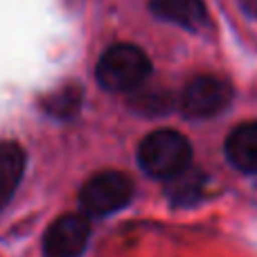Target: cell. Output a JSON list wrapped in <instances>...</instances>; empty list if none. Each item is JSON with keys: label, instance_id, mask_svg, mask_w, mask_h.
<instances>
[{"label": "cell", "instance_id": "6da1fadb", "mask_svg": "<svg viewBox=\"0 0 257 257\" xmlns=\"http://www.w3.org/2000/svg\"><path fill=\"white\" fill-rule=\"evenodd\" d=\"M192 145L174 128L151 131L138 147V165L151 178L174 181L190 169Z\"/></svg>", "mask_w": 257, "mask_h": 257}, {"label": "cell", "instance_id": "7a4b0ae2", "mask_svg": "<svg viewBox=\"0 0 257 257\" xmlns=\"http://www.w3.org/2000/svg\"><path fill=\"white\" fill-rule=\"evenodd\" d=\"M151 75V59L133 43H115L102 52L95 68L97 84L108 93H131Z\"/></svg>", "mask_w": 257, "mask_h": 257}, {"label": "cell", "instance_id": "3957f363", "mask_svg": "<svg viewBox=\"0 0 257 257\" xmlns=\"http://www.w3.org/2000/svg\"><path fill=\"white\" fill-rule=\"evenodd\" d=\"M131 199L133 181L115 169L90 176L79 190V208L86 217H108L126 208Z\"/></svg>", "mask_w": 257, "mask_h": 257}, {"label": "cell", "instance_id": "277c9868", "mask_svg": "<svg viewBox=\"0 0 257 257\" xmlns=\"http://www.w3.org/2000/svg\"><path fill=\"white\" fill-rule=\"evenodd\" d=\"M235 90L226 79L214 75L194 77L181 93V113L190 120H208L232 104Z\"/></svg>", "mask_w": 257, "mask_h": 257}, {"label": "cell", "instance_id": "5b68a950", "mask_svg": "<svg viewBox=\"0 0 257 257\" xmlns=\"http://www.w3.org/2000/svg\"><path fill=\"white\" fill-rule=\"evenodd\" d=\"M90 241V221L84 212L59 217L43 235V257H81Z\"/></svg>", "mask_w": 257, "mask_h": 257}, {"label": "cell", "instance_id": "8992f818", "mask_svg": "<svg viewBox=\"0 0 257 257\" xmlns=\"http://www.w3.org/2000/svg\"><path fill=\"white\" fill-rule=\"evenodd\" d=\"M149 9L156 18L187 32H201L208 25V9L203 0H149Z\"/></svg>", "mask_w": 257, "mask_h": 257}, {"label": "cell", "instance_id": "52a82bcc", "mask_svg": "<svg viewBox=\"0 0 257 257\" xmlns=\"http://www.w3.org/2000/svg\"><path fill=\"white\" fill-rule=\"evenodd\" d=\"M226 158L237 172L257 174V122L235 126L226 138Z\"/></svg>", "mask_w": 257, "mask_h": 257}, {"label": "cell", "instance_id": "ba28073f", "mask_svg": "<svg viewBox=\"0 0 257 257\" xmlns=\"http://www.w3.org/2000/svg\"><path fill=\"white\" fill-rule=\"evenodd\" d=\"M25 174V151L18 142H0V212L7 208Z\"/></svg>", "mask_w": 257, "mask_h": 257}, {"label": "cell", "instance_id": "9c48e42d", "mask_svg": "<svg viewBox=\"0 0 257 257\" xmlns=\"http://www.w3.org/2000/svg\"><path fill=\"white\" fill-rule=\"evenodd\" d=\"M81 108V88L77 84H66L43 99V111L59 120H70Z\"/></svg>", "mask_w": 257, "mask_h": 257}, {"label": "cell", "instance_id": "30bf717a", "mask_svg": "<svg viewBox=\"0 0 257 257\" xmlns=\"http://www.w3.org/2000/svg\"><path fill=\"white\" fill-rule=\"evenodd\" d=\"M172 190H169V196H172L174 203H194L196 199H199L201 190H203V176L196 172H192V169H187L185 174H181L178 178H174Z\"/></svg>", "mask_w": 257, "mask_h": 257}, {"label": "cell", "instance_id": "8fae6325", "mask_svg": "<svg viewBox=\"0 0 257 257\" xmlns=\"http://www.w3.org/2000/svg\"><path fill=\"white\" fill-rule=\"evenodd\" d=\"M133 106L138 111L154 117V115H163V113L169 111V99L163 93H151V95H142V97L133 99Z\"/></svg>", "mask_w": 257, "mask_h": 257}]
</instances>
